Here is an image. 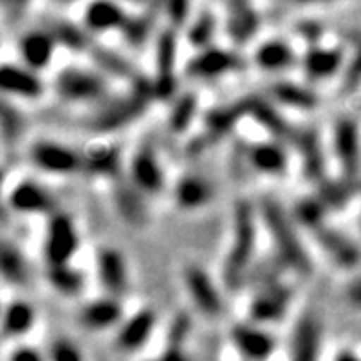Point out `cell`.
<instances>
[{"instance_id":"cell-21","label":"cell","mask_w":361,"mask_h":361,"mask_svg":"<svg viewBox=\"0 0 361 361\" xmlns=\"http://www.w3.org/2000/svg\"><path fill=\"white\" fill-rule=\"evenodd\" d=\"M249 164L260 173L281 176L288 166V155H286L284 147L275 142L255 144L249 149Z\"/></svg>"},{"instance_id":"cell-24","label":"cell","mask_w":361,"mask_h":361,"mask_svg":"<svg viewBox=\"0 0 361 361\" xmlns=\"http://www.w3.org/2000/svg\"><path fill=\"white\" fill-rule=\"evenodd\" d=\"M336 152L347 170H356L360 162V138L356 124L343 120L336 128Z\"/></svg>"},{"instance_id":"cell-36","label":"cell","mask_w":361,"mask_h":361,"mask_svg":"<svg viewBox=\"0 0 361 361\" xmlns=\"http://www.w3.org/2000/svg\"><path fill=\"white\" fill-rule=\"evenodd\" d=\"M347 297L352 305L357 306V308H361V279H357L356 282H352V284L348 286Z\"/></svg>"},{"instance_id":"cell-30","label":"cell","mask_w":361,"mask_h":361,"mask_svg":"<svg viewBox=\"0 0 361 361\" xmlns=\"http://www.w3.org/2000/svg\"><path fill=\"white\" fill-rule=\"evenodd\" d=\"M214 17L212 13H203L200 19L190 26V41L195 47H209V41L214 35Z\"/></svg>"},{"instance_id":"cell-7","label":"cell","mask_w":361,"mask_h":361,"mask_svg":"<svg viewBox=\"0 0 361 361\" xmlns=\"http://www.w3.org/2000/svg\"><path fill=\"white\" fill-rule=\"evenodd\" d=\"M183 279H185L186 290L200 312H203L207 317H218L224 312V305H221L216 286L200 266L186 267Z\"/></svg>"},{"instance_id":"cell-13","label":"cell","mask_w":361,"mask_h":361,"mask_svg":"<svg viewBox=\"0 0 361 361\" xmlns=\"http://www.w3.org/2000/svg\"><path fill=\"white\" fill-rule=\"evenodd\" d=\"M252 243H255V231H252L249 212L247 210H243L242 214L238 216L236 240H234L233 251H231L227 260V271H225V279H227V282H236L234 279L240 276L243 266H245V262L251 257Z\"/></svg>"},{"instance_id":"cell-3","label":"cell","mask_w":361,"mask_h":361,"mask_svg":"<svg viewBox=\"0 0 361 361\" xmlns=\"http://www.w3.org/2000/svg\"><path fill=\"white\" fill-rule=\"evenodd\" d=\"M28 157L37 170L54 176H71L85 168V159L76 149L52 140H41L34 144L30 147Z\"/></svg>"},{"instance_id":"cell-9","label":"cell","mask_w":361,"mask_h":361,"mask_svg":"<svg viewBox=\"0 0 361 361\" xmlns=\"http://www.w3.org/2000/svg\"><path fill=\"white\" fill-rule=\"evenodd\" d=\"M321 336H323V326L314 310L305 312L295 328L291 361H317Z\"/></svg>"},{"instance_id":"cell-27","label":"cell","mask_w":361,"mask_h":361,"mask_svg":"<svg viewBox=\"0 0 361 361\" xmlns=\"http://www.w3.org/2000/svg\"><path fill=\"white\" fill-rule=\"evenodd\" d=\"M2 276L13 286H24L28 282V264L10 243H4L2 247Z\"/></svg>"},{"instance_id":"cell-22","label":"cell","mask_w":361,"mask_h":361,"mask_svg":"<svg viewBox=\"0 0 361 361\" xmlns=\"http://www.w3.org/2000/svg\"><path fill=\"white\" fill-rule=\"evenodd\" d=\"M295 52L293 48L288 43L281 41V39H271L262 43L255 52V61L262 71L279 72L290 68L295 63Z\"/></svg>"},{"instance_id":"cell-17","label":"cell","mask_w":361,"mask_h":361,"mask_svg":"<svg viewBox=\"0 0 361 361\" xmlns=\"http://www.w3.org/2000/svg\"><path fill=\"white\" fill-rule=\"evenodd\" d=\"M173 197L180 209H200V207L209 204L210 200L214 197V186L210 185L209 179L201 176H194V173L183 176L177 180Z\"/></svg>"},{"instance_id":"cell-32","label":"cell","mask_w":361,"mask_h":361,"mask_svg":"<svg viewBox=\"0 0 361 361\" xmlns=\"http://www.w3.org/2000/svg\"><path fill=\"white\" fill-rule=\"evenodd\" d=\"M50 361H83L81 352L68 339H56L50 347Z\"/></svg>"},{"instance_id":"cell-5","label":"cell","mask_w":361,"mask_h":361,"mask_svg":"<svg viewBox=\"0 0 361 361\" xmlns=\"http://www.w3.org/2000/svg\"><path fill=\"white\" fill-rule=\"evenodd\" d=\"M96 273L109 297L118 299L128 291V267L124 257L116 249L102 247L96 252Z\"/></svg>"},{"instance_id":"cell-15","label":"cell","mask_w":361,"mask_h":361,"mask_svg":"<svg viewBox=\"0 0 361 361\" xmlns=\"http://www.w3.org/2000/svg\"><path fill=\"white\" fill-rule=\"evenodd\" d=\"M0 85L6 94L19 96V98H39L43 94L44 85L41 78L34 71L24 67H15L6 63L2 67V76H0Z\"/></svg>"},{"instance_id":"cell-19","label":"cell","mask_w":361,"mask_h":361,"mask_svg":"<svg viewBox=\"0 0 361 361\" xmlns=\"http://www.w3.org/2000/svg\"><path fill=\"white\" fill-rule=\"evenodd\" d=\"M238 65L236 57L233 54L219 50V48H204L200 56H195L188 63V76L192 78H214L221 76L224 72L233 71Z\"/></svg>"},{"instance_id":"cell-31","label":"cell","mask_w":361,"mask_h":361,"mask_svg":"<svg viewBox=\"0 0 361 361\" xmlns=\"http://www.w3.org/2000/svg\"><path fill=\"white\" fill-rule=\"evenodd\" d=\"M194 113H195V100L192 98V96L179 100L176 107H173V111H171V118H170L171 128L177 129V131L185 129L186 126L192 122Z\"/></svg>"},{"instance_id":"cell-26","label":"cell","mask_w":361,"mask_h":361,"mask_svg":"<svg viewBox=\"0 0 361 361\" xmlns=\"http://www.w3.org/2000/svg\"><path fill=\"white\" fill-rule=\"evenodd\" d=\"M47 279L54 290L65 297H76L83 288V276L71 266L48 267Z\"/></svg>"},{"instance_id":"cell-37","label":"cell","mask_w":361,"mask_h":361,"mask_svg":"<svg viewBox=\"0 0 361 361\" xmlns=\"http://www.w3.org/2000/svg\"><path fill=\"white\" fill-rule=\"evenodd\" d=\"M336 361H360V360H357V356H354L352 352H341V354H338Z\"/></svg>"},{"instance_id":"cell-34","label":"cell","mask_w":361,"mask_h":361,"mask_svg":"<svg viewBox=\"0 0 361 361\" xmlns=\"http://www.w3.org/2000/svg\"><path fill=\"white\" fill-rule=\"evenodd\" d=\"M8 361H47L43 357V354L34 347H28V345H20V347H15L8 356Z\"/></svg>"},{"instance_id":"cell-10","label":"cell","mask_w":361,"mask_h":361,"mask_svg":"<svg viewBox=\"0 0 361 361\" xmlns=\"http://www.w3.org/2000/svg\"><path fill=\"white\" fill-rule=\"evenodd\" d=\"M234 347L251 361H262L275 350V339L262 328L249 323H238L231 330Z\"/></svg>"},{"instance_id":"cell-12","label":"cell","mask_w":361,"mask_h":361,"mask_svg":"<svg viewBox=\"0 0 361 361\" xmlns=\"http://www.w3.org/2000/svg\"><path fill=\"white\" fill-rule=\"evenodd\" d=\"M122 306L114 297H102L90 300L80 310V323L92 332L109 330L124 323Z\"/></svg>"},{"instance_id":"cell-20","label":"cell","mask_w":361,"mask_h":361,"mask_svg":"<svg viewBox=\"0 0 361 361\" xmlns=\"http://www.w3.org/2000/svg\"><path fill=\"white\" fill-rule=\"evenodd\" d=\"M290 302V291L284 286H269L267 290L262 291L257 299L252 300L251 315L257 323L275 321L282 317Z\"/></svg>"},{"instance_id":"cell-11","label":"cell","mask_w":361,"mask_h":361,"mask_svg":"<svg viewBox=\"0 0 361 361\" xmlns=\"http://www.w3.org/2000/svg\"><path fill=\"white\" fill-rule=\"evenodd\" d=\"M8 203L11 210L19 214H44V212H52L54 209L52 195L35 180L17 183L8 195Z\"/></svg>"},{"instance_id":"cell-23","label":"cell","mask_w":361,"mask_h":361,"mask_svg":"<svg viewBox=\"0 0 361 361\" xmlns=\"http://www.w3.org/2000/svg\"><path fill=\"white\" fill-rule=\"evenodd\" d=\"M4 336L19 338L28 334L35 323V310L26 300L15 299L4 308Z\"/></svg>"},{"instance_id":"cell-14","label":"cell","mask_w":361,"mask_h":361,"mask_svg":"<svg viewBox=\"0 0 361 361\" xmlns=\"http://www.w3.org/2000/svg\"><path fill=\"white\" fill-rule=\"evenodd\" d=\"M319 245L326 249L328 257L341 267H356L361 262V249L352 242L347 234L338 233L334 228L319 227L315 231Z\"/></svg>"},{"instance_id":"cell-18","label":"cell","mask_w":361,"mask_h":361,"mask_svg":"<svg viewBox=\"0 0 361 361\" xmlns=\"http://www.w3.org/2000/svg\"><path fill=\"white\" fill-rule=\"evenodd\" d=\"M126 23H128L126 11L113 2H92L87 6L85 15H83V24L92 34L124 28Z\"/></svg>"},{"instance_id":"cell-2","label":"cell","mask_w":361,"mask_h":361,"mask_svg":"<svg viewBox=\"0 0 361 361\" xmlns=\"http://www.w3.org/2000/svg\"><path fill=\"white\" fill-rule=\"evenodd\" d=\"M78 247H80V238L74 221L63 212H54L44 234L43 255L47 266H68L71 258L78 252Z\"/></svg>"},{"instance_id":"cell-1","label":"cell","mask_w":361,"mask_h":361,"mask_svg":"<svg viewBox=\"0 0 361 361\" xmlns=\"http://www.w3.org/2000/svg\"><path fill=\"white\" fill-rule=\"evenodd\" d=\"M56 94L65 102H85L100 104L107 98V83L104 76L85 68L71 67L57 74L54 81Z\"/></svg>"},{"instance_id":"cell-16","label":"cell","mask_w":361,"mask_h":361,"mask_svg":"<svg viewBox=\"0 0 361 361\" xmlns=\"http://www.w3.org/2000/svg\"><path fill=\"white\" fill-rule=\"evenodd\" d=\"M155 328V314L152 310H140L118 326L116 345L122 350H138L149 339Z\"/></svg>"},{"instance_id":"cell-6","label":"cell","mask_w":361,"mask_h":361,"mask_svg":"<svg viewBox=\"0 0 361 361\" xmlns=\"http://www.w3.org/2000/svg\"><path fill=\"white\" fill-rule=\"evenodd\" d=\"M131 183L138 192L142 194H159L164 186V171L159 164L152 146L138 147L131 159V168H129Z\"/></svg>"},{"instance_id":"cell-25","label":"cell","mask_w":361,"mask_h":361,"mask_svg":"<svg viewBox=\"0 0 361 361\" xmlns=\"http://www.w3.org/2000/svg\"><path fill=\"white\" fill-rule=\"evenodd\" d=\"M343 56L339 50L332 48H315L306 56L305 67L308 76L312 78H326L332 76L341 67Z\"/></svg>"},{"instance_id":"cell-33","label":"cell","mask_w":361,"mask_h":361,"mask_svg":"<svg viewBox=\"0 0 361 361\" xmlns=\"http://www.w3.org/2000/svg\"><path fill=\"white\" fill-rule=\"evenodd\" d=\"M20 128H23V118L17 114V111L11 109L8 104H4V109H2V131H4L6 140L19 137Z\"/></svg>"},{"instance_id":"cell-8","label":"cell","mask_w":361,"mask_h":361,"mask_svg":"<svg viewBox=\"0 0 361 361\" xmlns=\"http://www.w3.org/2000/svg\"><path fill=\"white\" fill-rule=\"evenodd\" d=\"M56 50V37L48 28L28 30L19 39V54L23 63L30 71H43L52 63Z\"/></svg>"},{"instance_id":"cell-4","label":"cell","mask_w":361,"mask_h":361,"mask_svg":"<svg viewBox=\"0 0 361 361\" xmlns=\"http://www.w3.org/2000/svg\"><path fill=\"white\" fill-rule=\"evenodd\" d=\"M264 207H266L264 210H266L267 225H269V231L276 243V249H279V252H282V258L290 264H295V267H306L305 251L300 247L290 221L279 209V204L267 201V203H264Z\"/></svg>"},{"instance_id":"cell-29","label":"cell","mask_w":361,"mask_h":361,"mask_svg":"<svg viewBox=\"0 0 361 361\" xmlns=\"http://www.w3.org/2000/svg\"><path fill=\"white\" fill-rule=\"evenodd\" d=\"M231 20H228V28H231V34L236 39H247L251 35L252 28H255V13L251 11V8L245 4H234L231 6Z\"/></svg>"},{"instance_id":"cell-35","label":"cell","mask_w":361,"mask_h":361,"mask_svg":"<svg viewBox=\"0 0 361 361\" xmlns=\"http://www.w3.org/2000/svg\"><path fill=\"white\" fill-rule=\"evenodd\" d=\"M186 11H188V4H185V2L170 4V17L173 19V23H183L186 19Z\"/></svg>"},{"instance_id":"cell-28","label":"cell","mask_w":361,"mask_h":361,"mask_svg":"<svg viewBox=\"0 0 361 361\" xmlns=\"http://www.w3.org/2000/svg\"><path fill=\"white\" fill-rule=\"evenodd\" d=\"M273 94L279 98V100L286 102V104L295 105V107H306V109H312L315 105V96L310 92V90L302 89L299 85H291V83H281L273 89Z\"/></svg>"}]
</instances>
